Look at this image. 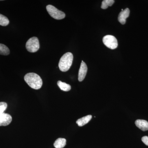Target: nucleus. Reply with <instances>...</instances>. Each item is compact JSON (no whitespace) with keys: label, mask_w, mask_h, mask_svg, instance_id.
<instances>
[{"label":"nucleus","mask_w":148,"mask_h":148,"mask_svg":"<svg viewBox=\"0 0 148 148\" xmlns=\"http://www.w3.org/2000/svg\"><path fill=\"white\" fill-rule=\"evenodd\" d=\"M24 79L30 87L33 89H39L42 85V80L38 74L35 73H29L25 75Z\"/></svg>","instance_id":"1"},{"label":"nucleus","mask_w":148,"mask_h":148,"mask_svg":"<svg viewBox=\"0 0 148 148\" xmlns=\"http://www.w3.org/2000/svg\"><path fill=\"white\" fill-rule=\"evenodd\" d=\"M73 56L71 52H67L61 57L58 63L60 71L66 72L69 71L73 64Z\"/></svg>","instance_id":"2"},{"label":"nucleus","mask_w":148,"mask_h":148,"mask_svg":"<svg viewBox=\"0 0 148 148\" xmlns=\"http://www.w3.org/2000/svg\"><path fill=\"white\" fill-rule=\"evenodd\" d=\"M47 10L51 17L57 20L63 19L66 16V14L61 11L59 10L55 7L49 5L46 7Z\"/></svg>","instance_id":"3"},{"label":"nucleus","mask_w":148,"mask_h":148,"mask_svg":"<svg viewBox=\"0 0 148 148\" xmlns=\"http://www.w3.org/2000/svg\"><path fill=\"white\" fill-rule=\"evenodd\" d=\"M26 49L29 52L34 53L39 50L40 44L37 37H34L29 39L26 45Z\"/></svg>","instance_id":"4"},{"label":"nucleus","mask_w":148,"mask_h":148,"mask_svg":"<svg viewBox=\"0 0 148 148\" xmlns=\"http://www.w3.org/2000/svg\"><path fill=\"white\" fill-rule=\"evenodd\" d=\"M103 42L107 47L112 49H116L118 45L116 38L112 35H107L103 37Z\"/></svg>","instance_id":"5"},{"label":"nucleus","mask_w":148,"mask_h":148,"mask_svg":"<svg viewBox=\"0 0 148 148\" xmlns=\"http://www.w3.org/2000/svg\"><path fill=\"white\" fill-rule=\"evenodd\" d=\"M12 117L10 115L3 113L0 115V126H7L11 123Z\"/></svg>","instance_id":"6"},{"label":"nucleus","mask_w":148,"mask_h":148,"mask_svg":"<svg viewBox=\"0 0 148 148\" xmlns=\"http://www.w3.org/2000/svg\"><path fill=\"white\" fill-rule=\"evenodd\" d=\"M88 70L87 66L83 61H82L78 74V80L82 82L84 79Z\"/></svg>","instance_id":"7"},{"label":"nucleus","mask_w":148,"mask_h":148,"mask_svg":"<svg viewBox=\"0 0 148 148\" xmlns=\"http://www.w3.org/2000/svg\"><path fill=\"white\" fill-rule=\"evenodd\" d=\"M130 10L129 8H125L119 13L118 16L119 21L121 24H124L126 23V18L129 16Z\"/></svg>","instance_id":"8"},{"label":"nucleus","mask_w":148,"mask_h":148,"mask_svg":"<svg viewBox=\"0 0 148 148\" xmlns=\"http://www.w3.org/2000/svg\"><path fill=\"white\" fill-rule=\"evenodd\" d=\"M135 124L137 127L143 131L148 130V122L147 121L138 119L135 121Z\"/></svg>","instance_id":"9"},{"label":"nucleus","mask_w":148,"mask_h":148,"mask_svg":"<svg viewBox=\"0 0 148 148\" xmlns=\"http://www.w3.org/2000/svg\"><path fill=\"white\" fill-rule=\"evenodd\" d=\"M92 116L91 115H88L86 116L83 117L81 118L78 119L76 123L77 124L78 126L80 127L84 126L88 123L90 121V120L92 119Z\"/></svg>","instance_id":"10"},{"label":"nucleus","mask_w":148,"mask_h":148,"mask_svg":"<svg viewBox=\"0 0 148 148\" xmlns=\"http://www.w3.org/2000/svg\"><path fill=\"white\" fill-rule=\"evenodd\" d=\"M66 140L64 138H59L57 139L53 145L56 148H63L66 145Z\"/></svg>","instance_id":"11"},{"label":"nucleus","mask_w":148,"mask_h":148,"mask_svg":"<svg viewBox=\"0 0 148 148\" xmlns=\"http://www.w3.org/2000/svg\"><path fill=\"white\" fill-rule=\"evenodd\" d=\"M57 85L61 90L64 91H69L71 90V88L70 85L67 84L66 83L62 82L61 81H58Z\"/></svg>","instance_id":"12"},{"label":"nucleus","mask_w":148,"mask_h":148,"mask_svg":"<svg viewBox=\"0 0 148 148\" xmlns=\"http://www.w3.org/2000/svg\"><path fill=\"white\" fill-rule=\"evenodd\" d=\"M10 53V51L8 48L4 45L0 43V54L7 56L9 55Z\"/></svg>","instance_id":"13"},{"label":"nucleus","mask_w":148,"mask_h":148,"mask_svg":"<svg viewBox=\"0 0 148 148\" xmlns=\"http://www.w3.org/2000/svg\"><path fill=\"white\" fill-rule=\"evenodd\" d=\"M114 0H104L103 1L101 5V8L106 9L109 6H111L114 3Z\"/></svg>","instance_id":"14"},{"label":"nucleus","mask_w":148,"mask_h":148,"mask_svg":"<svg viewBox=\"0 0 148 148\" xmlns=\"http://www.w3.org/2000/svg\"><path fill=\"white\" fill-rule=\"evenodd\" d=\"M9 20L6 16L0 14V25L2 26H8L9 24Z\"/></svg>","instance_id":"15"},{"label":"nucleus","mask_w":148,"mask_h":148,"mask_svg":"<svg viewBox=\"0 0 148 148\" xmlns=\"http://www.w3.org/2000/svg\"><path fill=\"white\" fill-rule=\"evenodd\" d=\"M7 104L5 102H0V115L3 113L7 108Z\"/></svg>","instance_id":"16"},{"label":"nucleus","mask_w":148,"mask_h":148,"mask_svg":"<svg viewBox=\"0 0 148 148\" xmlns=\"http://www.w3.org/2000/svg\"><path fill=\"white\" fill-rule=\"evenodd\" d=\"M142 140L143 143L146 145L148 146V136H144L142 138Z\"/></svg>","instance_id":"17"}]
</instances>
